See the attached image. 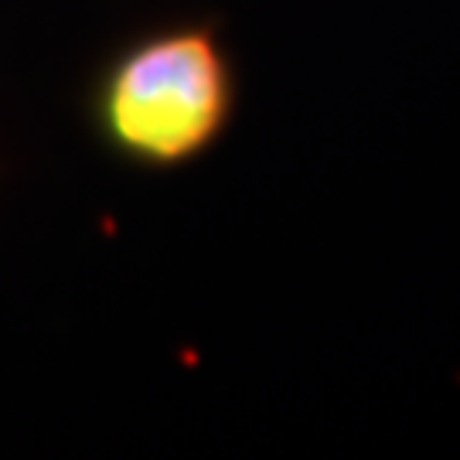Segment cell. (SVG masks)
Wrapping results in <instances>:
<instances>
[{
    "label": "cell",
    "instance_id": "obj_1",
    "mask_svg": "<svg viewBox=\"0 0 460 460\" xmlns=\"http://www.w3.org/2000/svg\"><path fill=\"white\" fill-rule=\"evenodd\" d=\"M243 99L218 17H174L127 34L85 85V123L113 161L174 174L229 137Z\"/></svg>",
    "mask_w": 460,
    "mask_h": 460
}]
</instances>
